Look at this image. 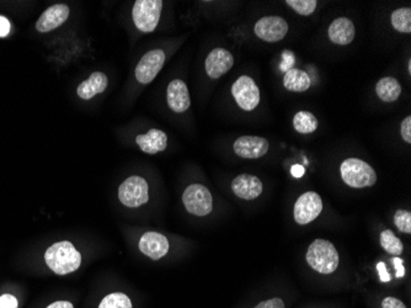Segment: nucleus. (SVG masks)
<instances>
[{"label": "nucleus", "mask_w": 411, "mask_h": 308, "mask_svg": "<svg viewBox=\"0 0 411 308\" xmlns=\"http://www.w3.org/2000/svg\"><path fill=\"white\" fill-rule=\"evenodd\" d=\"M139 250L153 261H159L169 252V240L158 232H147L139 239Z\"/></svg>", "instance_id": "nucleus-14"}, {"label": "nucleus", "mask_w": 411, "mask_h": 308, "mask_svg": "<svg viewBox=\"0 0 411 308\" xmlns=\"http://www.w3.org/2000/svg\"><path fill=\"white\" fill-rule=\"evenodd\" d=\"M183 202L187 213L199 217L207 216L213 210V199L211 192L201 184L187 186L183 194Z\"/></svg>", "instance_id": "nucleus-6"}, {"label": "nucleus", "mask_w": 411, "mask_h": 308, "mask_svg": "<svg viewBox=\"0 0 411 308\" xmlns=\"http://www.w3.org/2000/svg\"><path fill=\"white\" fill-rule=\"evenodd\" d=\"M323 211L322 197L316 192L303 194L295 201V220L298 224H311Z\"/></svg>", "instance_id": "nucleus-10"}, {"label": "nucleus", "mask_w": 411, "mask_h": 308, "mask_svg": "<svg viewBox=\"0 0 411 308\" xmlns=\"http://www.w3.org/2000/svg\"><path fill=\"white\" fill-rule=\"evenodd\" d=\"M136 142L144 153L155 154L166 149L168 136L162 130L153 128L144 134H138Z\"/></svg>", "instance_id": "nucleus-17"}, {"label": "nucleus", "mask_w": 411, "mask_h": 308, "mask_svg": "<svg viewBox=\"0 0 411 308\" xmlns=\"http://www.w3.org/2000/svg\"><path fill=\"white\" fill-rule=\"evenodd\" d=\"M48 268L57 275H67L79 269L82 254L70 242L63 240L51 245L45 253Z\"/></svg>", "instance_id": "nucleus-1"}, {"label": "nucleus", "mask_w": 411, "mask_h": 308, "mask_svg": "<svg viewBox=\"0 0 411 308\" xmlns=\"http://www.w3.org/2000/svg\"><path fill=\"white\" fill-rule=\"evenodd\" d=\"M10 22L6 19V16L0 15V38H6L10 33Z\"/></svg>", "instance_id": "nucleus-32"}, {"label": "nucleus", "mask_w": 411, "mask_h": 308, "mask_svg": "<svg viewBox=\"0 0 411 308\" xmlns=\"http://www.w3.org/2000/svg\"><path fill=\"white\" fill-rule=\"evenodd\" d=\"M99 308H132V302L125 293H114L101 301Z\"/></svg>", "instance_id": "nucleus-25"}, {"label": "nucleus", "mask_w": 411, "mask_h": 308, "mask_svg": "<svg viewBox=\"0 0 411 308\" xmlns=\"http://www.w3.org/2000/svg\"><path fill=\"white\" fill-rule=\"evenodd\" d=\"M166 101L170 109L174 112H185L191 105L190 93L187 85L181 79L170 82L166 91Z\"/></svg>", "instance_id": "nucleus-16"}, {"label": "nucleus", "mask_w": 411, "mask_h": 308, "mask_svg": "<svg viewBox=\"0 0 411 308\" xmlns=\"http://www.w3.org/2000/svg\"><path fill=\"white\" fill-rule=\"evenodd\" d=\"M165 63V54L163 49H152L144 54L138 62L134 75L138 83L148 84L152 83Z\"/></svg>", "instance_id": "nucleus-8"}, {"label": "nucleus", "mask_w": 411, "mask_h": 308, "mask_svg": "<svg viewBox=\"0 0 411 308\" xmlns=\"http://www.w3.org/2000/svg\"><path fill=\"white\" fill-rule=\"evenodd\" d=\"M307 261L313 270L320 274H332L338 269L339 253L332 242L316 239L308 248Z\"/></svg>", "instance_id": "nucleus-2"}, {"label": "nucleus", "mask_w": 411, "mask_h": 308, "mask_svg": "<svg viewBox=\"0 0 411 308\" xmlns=\"http://www.w3.org/2000/svg\"><path fill=\"white\" fill-rule=\"evenodd\" d=\"M377 270H378V274H380V282H390L389 272H388V270H387V266H385V264L383 263V261H380V263L377 264Z\"/></svg>", "instance_id": "nucleus-34"}, {"label": "nucleus", "mask_w": 411, "mask_h": 308, "mask_svg": "<svg viewBox=\"0 0 411 308\" xmlns=\"http://www.w3.org/2000/svg\"><path fill=\"white\" fill-rule=\"evenodd\" d=\"M255 308H285V303L281 298H271L258 303Z\"/></svg>", "instance_id": "nucleus-30"}, {"label": "nucleus", "mask_w": 411, "mask_h": 308, "mask_svg": "<svg viewBox=\"0 0 411 308\" xmlns=\"http://www.w3.org/2000/svg\"><path fill=\"white\" fill-rule=\"evenodd\" d=\"M70 9L65 4H56L43 11L36 22V30L41 33L53 31L68 20Z\"/></svg>", "instance_id": "nucleus-13"}, {"label": "nucleus", "mask_w": 411, "mask_h": 308, "mask_svg": "<svg viewBox=\"0 0 411 308\" xmlns=\"http://www.w3.org/2000/svg\"><path fill=\"white\" fill-rule=\"evenodd\" d=\"M255 35L266 43H279L288 32V24L279 16H265L254 27Z\"/></svg>", "instance_id": "nucleus-9"}, {"label": "nucleus", "mask_w": 411, "mask_h": 308, "mask_svg": "<svg viewBox=\"0 0 411 308\" xmlns=\"http://www.w3.org/2000/svg\"><path fill=\"white\" fill-rule=\"evenodd\" d=\"M401 133L406 144H411V116L405 117L401 123Z\"/></svg>", "instance_id": "nucleus-28"}, {"label": "nucleus", "mask_w": 411, "mask_h": 308, "mask_svg": "<svg viewBox=\"0 0 411 308\" xmlns=\"http://www.w3.org/2000/svg\"><path fill=\"white\" fill-rule=\"evenodd\" d=\"M163 9L162 0H137L133 6L132 17L138 30L149 33L155 30Z\"/></svg>", "instance_id": "nucleus-4"}, {"label": "nucleus", "mask_w": 411, "mask_h": 308, "mask_svg": "<svg viewBox=\"0 0 411 308\" xmlns=\"http://www.w3.org/2000/svg\"><path fill=\"white\" fill-rule=\"evenodd\" d=\"M267 139L258 136H242L234 142V152L245 160H258L267 153Z\"/></svg>", "instance_id": "nucleus-11"}, {"label": "nucleus", "mask_w": 411, "mask_h": 308, "mask_svg": "<svg viewBox=\"0 0 411 308\" xmlns=\"http://www.w3.org/2000/svg\"><path fill=\"white\" fill-rule=\"evenodd\" d=\"M290 173H292V176H295V178H302V176H304V173H306V169H304V167H302L300 164H295L292 167V169H290Z\"/></svg>", "instance_id": "nucleus-35"}, {"label": "nucleus", "mask_w": 411, "mask_h": 308, "mask_svg": "<svg viewBox=\"0 0 411 308\" xmlns=\"http://www.w3.org/2000/svg\"><path fill=\"white\" fill-rule=\"evenodd\" d=\"M329 38L335 45H348L352 43L356 35V29L353 22L348 17H339L329 26Z\"/></svg>", "instance_id": "nucleus-19"}, {"label": "nucleus", "mask_w": 411, "mask_h": 308, "mask_svg": "<svg viewBox=\"0 0 411 308\" xmlns=\"http://www.w3.org/2000/svg\"><path fill=\"white\" fill-rule=\"evenodd\" d=\"M391 25L396 31L401 33L411 32V9L410 8H401L393 11L391 14Z\"/></svg>", "instance_id": "nucleus-24"}, {"label": "nucleus", "mask_w": 411, "mask_h": 308, "mask_svg": "<svg viewBox=\"0 0 411 308\" xmlns=\"http://www.w3.org/2000/svg\"><path fill=\"white\" fill-rule=\"evenodd\" d=\"M234 59L224 48H215L206 59V72L212 79H218L232 70Z\"/></svg>", "instance_id": "nucleus-12"}, {"label": "nucleus", "mask_w": 411, "mask_h": 308, "mask_svg": "<svg viewBox=\"0 0 411 308\" xmlns=\"http://www.w3.org/2000/svg\"><path fill=\"white\" fill-rule=\"evenodd\" d=\"M287 6H290L300 15L308 16L313 14L316 9V0H287Z\"/></svg>", "instance_id": "nucleus-26"}, {"label": "nucleus", "mask_w": 411, "mask_h": 308, "mask_svg": "<svg viewBox=\"0 0 411 308\" xmlns=\"http://www.w3.org/2000/svg\"><path fill=\"white\" fill-rule=\"evenodd\" d=\"M109 78L102 72H94L88 79L82 82L77 88V94L83 100H90L107 89Z\"/></svg>", "instance_id": "nucleus-18"}, {"label": "nucleus", "mask_w": 411, "mask_h": 308, "mask_svg": "<svg viewBox=\"0 0 411 308\" xmlns=\"http://www.w3.org/2000/svg\"><path fill=\"white\" fill-rule=\"evenodd\" d=\"M47 308H74L73 305L69 301H57V302L49 305Z\"/></svg>", "instance_id": "nucleus-36"}, {"label": "nucleus", "mask_w": 411, "mask_h": 308, "mask_svg": "<svg viewBox=\"0 0 411 308\" xmlns=\"http://www.w3.org/2000/svg\"><path fill=\"white\" fill-rule=\"evenodd\" d=\"M233 98L245 111H253L260 102V91L256 83L248 75H242L232 86Z\"/></svg>", "instance_id": "nucleus-7"}, {"label": "nucleus", "mask_w": 411, "mask_h": 308, "mask_svg": "<svg viewBox=\"0 0 411 308\" xmlns=\"http://www.w3.org/2000/svg\"><path fill=\"white\" fill-rule=\"evenodd\" d=\"M293 126L297 132L308 134V133L314 132L318 128V120L311 112H297L293 117Z\"/></svg>", "instance_id": "nucleus-22"}, {"label": "nucleus", "mask_w": 411, "mask_h": 308, "mask_svg": "<svg viewBox=\"0 0 411 308\" xmlns=\"http://www.w3.org/2000/svg\"><path fill=\"white\" fill-rule=\"evenodd\" d=\"M394 224L401 232L411 233V213L404 210L396 211L394 215Z\"/></svg>", "instance_id": "nucleus-27"}, {"label": "nucleus", "mask_w": 411, "mask_h": 308, "mask_svg": "<svg viewBox=\"0 0 411 308\" xmlns=\"http://www.w3.org/2000/svg\"><path fill=\"white\" fill-rule=\"evenodd\" d=\"M409 72H411V62H409Z\"/></svg>", "instance_id": "nucleus-37"}, {"label": "nucleus", "mask_w": 411, "mask_h": 308, "mask_svg": "<svg viewBox=\"0 0 411 308\" xmlns=\"http://www.w3.org/2000/svg\"><path fill=\"white\" fill-rule=\"evenodd\" d=\"M380 245L387 253L394 256H399L404 250V245L401 243V239L390 229H385L380 233Z\"/></svg>", "instance_id": "nucleus-23"}, {"label": "nucleus", "mask_w": 411, "mask_h": 308, "mask_svg": "<svg viewBox=\"0 0 411 308\" xmlns=\"http://www.w3.org/2000/svg\"><path fill=\"white\" fill-rule=\"evenodd\" d=\"M311 78L307 75L306 72L301 70H292L286 72L285 78H284V85L286 89L295 93H303L311 88Z\"/></svg>", "instance_id": "nucleus-21"}, {"label": "nucleus", "mask_w": 411, "mask_h": 308, "mask_svg": "<svg viewBox=\"0 0 411 308\" xmlns=\"http://www.w3.org/2000/svg\"><path fill=\"white\" fill-rule=\"evenodd\" d=\"M340 173L345 184L355 189L369 187L377 183L375 169L369 163L357 158L343 160L340 168Z\"/></svg>", "instance_id": "nucleus-3"}, {"label": "nucleus", "mask_w": 411, "mask_h": 308, "mask_svg": "<svg viewBox=\"0 0 411 308\" xmlns=\"http://www.w3.org/2000/svg\"><path fill=\"white\" fill-rule=\"evenodd\" d=\"M382 308H406L401 300L396 298H387L382 301Z\"/></svg>", "instance_id": "nucleus-31"}, {"label": "nucleus", "mask_w": 411, "mask_h": 308, "mask_svg": "<svg viewBox=\"0 0 411 308\" xmlns=\"http://www.w3.org/2000/svg\"><path fill=\"white\" fill-rule=\"evenodd\" d=\"M393 265L396 268V277H405V268H404V261H401L399 256L393 258Z\"/></svg>", "instance_id": "nucleus-33"}, {"label": "nucleus", "mask_w": 411, "mask_h": 308, "mask_svg": "<svg viewBox=\"0 0 411 308\" xmlns=\"http://www.w3.org/2000/svg\"><path fill=\"white\" fill-rule=\"evenodd\" d=\"M263 183L258 176L240 174L232 181V190L239 199L255 200L263 194Z\"/></svg>", "instance_id": "nucleus-15"}, {"label": "nucleus", "mask_w": 411, "mask_h": 308, "mask_svg": "<svg viewBox=\"0 0 411 308\" xmlns=\"http://www.w3.org/2000/svg\"><path fill=\"white\" fill-rule=\"evenodd\" d=\"M120 201L130 208H136L147 203L149 200V186L142 176H130L118 189Z\"/></svg>", "instance_id": "nucleus-5"}, {"label": "nucleus", "mask_w": 411, "mask_h": 308, "mask_svg": "<svg viewBox=\"0 0 411 308\" xmlns=\"http://www.w3.org/2000/svg\"><path fill=\"white\" fill-rule=\"evenodd\" d=\"M375 93L380 100L385 102H394L401 94V83L393 77H385L377 83Z\"/></svg>", "instance_id": "nucleus-20"}, {"label": "nucleus", "mask_w": 411, "mask_h": 308, "mask_svg": "<svg viewBox=\"0 0 411 308\" xmlns=\"http://www.w3.org/2000/svg\"><path fill=\"white\" fill-rule=\"evenodd\" d=\"M17 300L10 293H4L0 296V308H17Z\"/></svg>", "instance_id": "nucleus-29"}]
</instances>
